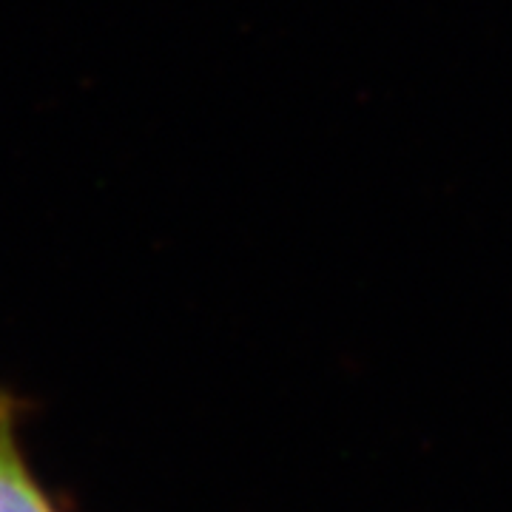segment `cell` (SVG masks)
Masks as SVG:
<instances>
[{"mask_svg": "<svg viewBox=\"0 0 512 512\" xmlns=\"http://www.w3.org/2000/svg\"><path fill=\"white\" fill-rule=\"evenodd\" d=\"M0 512H57L23 456L15 404L0 387Z\"/></svg>", "mask_w": 512, "mask_h": 512, "instance_id": "obj_1", "label": "cell"}]
</instances>
